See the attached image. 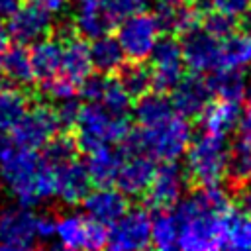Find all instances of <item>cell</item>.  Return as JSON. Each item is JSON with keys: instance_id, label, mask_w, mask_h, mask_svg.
Wrapping results in <instances>:
<instances>
[{"instance_id": "6da1fadb", "label": "cell", "mask_w": 251, "mask_h": 251, "mask_svg": "<svg viewBox=\"0 0 251 251\" xmlns=\"http://www.w3.org/2000/svg\"><path fill=\"white\" fill-rule=\"evenodd\" d=\"M231 210L229 196L220 184L196 186L176 208L178 247L186 251H208L224 247L226 218Z\"/></svg>"}, {"instance_id": "7a4b0ae2", "label": "cell", "mask_w": 251, "mask_h": 251, "mask_svg": "<svg viewBox=\"0 0 251 251\" xmlns=\"http://www.w3.org/2000/svg\"><path fill=\"white\" fill-rule=\"evenodd\" d=\"M192 139L188 118L173 114L153 126H139L131 129L122 141L124 153H145L159 161H176L186 153Z\"/></svg>"}, {"instance_id": "3957f363", "label": "cell", "mask_w": 251, "mask_h": 251, "mask_svg": "<svg viewBox=\"0 0 251 251\" xmlns=\"http://www.w3.org/2000/svg\"><path fill=\"white\" fill-rule=\"evenodd\" d=\"M129 131L127 116H114L100 102H86L75 124V141L78 151L88 153L102 145L122 143Z\"/></svg>"}, {"instance_id": "277c9868", "label": "cell", "mask_w": 251, "mask_h": 251, "mask_svg": "<svg viewBox=\"0 0 251 251\" xmlns=\"http://www.w3.org/2000/svg\"><path fill=\"white\" fill-rule=\"evenodd\" d=\"M41 165L43 157L37 155L35 149L20 147L16 143L0 157V178L6 184V188L14 194L18 204L31 208L37 202H41L37 190Z\"/></svg>"}, {"instance_id": "5b68a950", "label": "cell", "mask_w": 251, "mask_h": 251, "mask_svg": "<svg viewBox=\"0 0 251 251\" xmlns=\"http://www.w3.org/2000/svg\"><path fill=\"white\" fill-rule=\"evenodd\" d=\"M227 155L224 135H214L202 131L186 149V173L196 184H220L227 175Z\"/></svg>"}, {"instance_id": "8992f818", "label": "cell", "mask_w": 251, "mask_h": 251, "mask_svg": "<svg viewBox=\"0 0 251 251\" xmlns=\"http://www.w3.org/2000/svg\"><path fill=\"white\" fill-rule=\"evenodd\" d=\"M61 129L63 127L55 108H51L49 104H35L25 110V114L10 133L16 145L37 151L43 149Z\"/></svg>"}, {"instance_id": "52a82bcc", "label": "cell", "mask_w": 251, "mask_h": 251, "mask_svg": "<svg viewBox=\"0 0 251 251\" xmlns=\"http://www.w3.org/2000/svg\"><path fill=\"white\" fill-rule=\"evenodd\" d=\"M161 27L153 14L135 12L122 20L118 25V39L124 47V53L129 61H145L149 59L155 43L159 41Z\"/></svg>"}, {"instance_id": "ba28073f", "label": "cell", "mask_w": 251, "mask_h": 251, "mask_svg": "<svg viewBox=\"0 0 251 251\" xmlns=\"http://www.w3.org/2000/svg\"><path fill=\"white\" fill-rule=\"evenodd\" d=\"M149 59H151V88L165 94L171 92L182 78V69H184L180 41H176V37L171 33L159 37Z\"/></svg>"}, {"instance_id": "9c48e42d", "label": "cell", "mask_w": 251, "mask_h": 251, "mask_svg": "<svg viewBox=\"0 0 251 251\" xmlns=\"http://www.w3.org/2000/svg\"><path fill=\"white\" fill-rule=\"evenodd\" d=\"M57 247L63 249H102L108 247V229L88 214H65L57 220Z\"/></svg>"}, {"instance_id": "30bf717a", "label": "cell", "mask_w": 251, "mask_h": 251, "mask_svg": "<svg viewBox=\"0 0 251 251\" xmlns=\"http://www.w3.org/2000/svg\"><path fill=\"white\" fill-rule=\"evenodd\" d=\"M151 245V216L145 208H129L108 229V247L114 251H133Z\"/></svg>"}, {"instance_id": "8fae6325", "label": "cell", "mask_w": 251, "mask_h": 251, "mask_svg": "<svg viewBox=\"0 0 251 251\" xmlns=\"http://www.w3.org/2000/svg\"><path fill=\"white\" fill-rule=\"evenodd\" d=\"M35 214L29 206H8L0 212V249L24 251L35 247Z\"/></svg>"}, {"instance_id": "7c38bea8", "label": "cell", "mask_w": 251, "mask_h": 251, "mask_svg": "<svg viewBox=\"0 0 251 251\" xmlns=\"http://www.w3.org/2000/svg\"><path fill=\"white\" fill-rule=\"evenodd\" d=\"M188 173L176 161H163L147 188V204L155 210H171L182 200Z\"/></svg>"}, {"instance_id": "4fadbf2b", "label": "cell", "mask_w": 251, "mask_h": 251, "mask_svg": "<svg viewBox=\"0 0 251 251\" xmlns=\"http://www.w3.org/2000/svg\"><path fill=\"white\" fill-rule=\"evenodd\" d=\"M182 57L184 65L192 73H212L222 67V39L206 31L204 27L190 29L182 35Z\"/></svg>"}, {"instance_id": "5bb4252c", "label": "cell", "mask_w": 251, "mask_h": 251, "mask_svg": "<svg viewBox=\"0 0 251 251\" xmlns=\"http://www.w3.org/2000/svg\"><path fill=\"white\" fill-rule=\"evenodd\" d=\"M10 35L16 43L31 45L43 37H49L53 31V16L43 6L29 2L25 6H20L8 22Z\"/></svg>"}, {"instance_id": "9a60e30c", "label": "cell", "mask_w": 251, "mask_h": 251, "mask_svg": "<svg viewBox=\"0 0 251 251\" xmlns=\"http://www.w3.org/2000/svg\"><path fill=\"white\" fill-rule=\"evenodd\" d=\"M212 96L214 92L210 88V82L200 73L182 76L178 84L171 90L173 108L184 118H200V114L210 104Z\"/></svg>"}, {"instance_id": "2e32d148", "label": "cell", "mask_w": 251, "mask_h": 251, "mask_svg": "<svg viewBox=\"0 0 251 251\" xmlns=\"http://www.w3.org/2000/svg\"><path fill=\"white\" fill-rule=\"evenodd\" d=\"M155 159L145 153H126L116 184L126 196L145 194L155 176Z\"/></svg>"}, {"instance_id": "e0dca14e", "label": "cell", "mask_w": 251, "mask_h": 251, "mask_svg": "<svg viewBox=\"0 0 251 251\" xmlns=\"http://www.w3.org/2000/svg\"><path fill=\"white\" fill-rule=\"evenodd\" d=\"M55 169H57V196L69 206L80 204L88 196L92 184L86 163H80L75 157L61 165H55Z\"/></svg>"}, {"instance_id": "ac0fdd59", "label": "cell", "mask_w": 251, "mask_h": 251, "mask_svg": "<svg viewBox=\"0 0 251 251\" xmlns=\"http://www.w3.org/2000/svg\"><path fill=\"white\" fill-rule=\"evenodd\" d=\"M82 204L86 214L104 226H112L129 210L126 194L120 188H112V186H98L96 190L88 192Z\"/></svg>"}, {"instance_id": "d6986e66", "label": "cell", "mask_w": 251, "mask_h": 251, "mask_svg": "<svg viewBox=\"0 0 251 251\" xmlns=\"http://www.w3.org/2000/svg\"><path fill=\"white\" fill-rule=\"evenodd\" d=\"M153 16L161 27V33L171 35H184L186 31L198 27V24L202 22V12L186 2L163 0L155 6Z\"/></svg>"}, {"instance_id": "ffe728a7", "label": "cell", "mask_w": 251, "mask_h": 251, "mask_svg": "<svg viewBox=\"0 0 251 251\" xmlns=\"http://www.w3.org/2000/svg\"><path fill=\"white\" fill-rule=\"evenodd\" d=\"M75 31L82 35L84 39H96L102 35L112 33V29L118 25V20L110 14V10L104 4L98 2H76L75 18H73Z\"/></svg>"}, {"instance_id": "44dd1931", "label": "cell", "mask_w": 251, "mask_h": 251, "mask_svg": "<svg viewBox=\"0 0 251 251\" xmlns=\"http://www.w3.org/2000/svg\"><path fill=\"white\" fill-rule=\"evenodd\" d=\"M63 41V63H61V75L71 78L80 86V82L90 76L92 57H90V45L84 41V37L78 33H73Z\"/></svg>"}, {"instance_id": "7402d4cb", "label": "cell", "mask_w": 251, "mask_h": 251, "mask_svg": "<svg viewBox=\"0 0 251 251\" xmlns=\"http://www.w3.org/2000/svg\"><path fill=\"white\" fill-rule=\"evenodd\" d=\"M29 57H31L35 78L41 82L51 80L61 75L63 41L59 37H43V39L31 43Z\"/></svg>"}, {"instance_id": "603a6c76", "label": "cell", "mask_w": 251, "mask_h": 251, "mask_svg": "<svg viewBox=\"0 0 251 251\" xmlns=\"http://www.w3.org/2000/svg\"><path fill=\"white\" fill-rule=\"evenodd\" d=\"M86 169L90 173L92 184L96 186H112L118 178L120 167L124 163L126 153L120 149H112L110 145L96 147L86 153Z\"/></svg>"}, {"instance_id": "cb8c5ba5", "label": "cell", "mask_w": 251, "mask_h": 251, "mask_svg": "<svg viewBox=\"0 0 251 251\" xmlns=\"http://www.w3.org/2000/svg\"><path fill=\"white\" fill-rule=\"evenodd\" d=\"M239 120H241L239 104L233 100H224V98H220L218 102H210L206 110L200 114L202 131L224 135V137L239 126Z\"/></svg>"}, {"instance_id": "d4e9b609", "label": "cell", "mask_w": 251, "mask_h": 251, "mask_svg": "<svg viewBox=\"0 0 251 251\" xmlns=\"http://www.w3.org/2000/svg\"><path fill=\"white\" fill-rule=\"evenodd\" d=\"M0 67L4 76L18 84V86H27L35 80V73H33V65H31V57L29 51L25 49V45L16 43V45H8L2 53H0Z\"/></svg>"}, {"instance_id": "484cf974", "label": "cell", "mask_w": 251, "mask_h": 251, "mask_svg": "<svg viewBox=\"0 0 251 251\" xmlns=\"http://www.w3.org/2000/svg\"><path fill=\"white\" fill-rule=\"evenodd\" d=\"M90 57H92V67L98 73H102V75L118 73L124 67L126 59H127L120 39L112 37L110 33L92 39V43H90Z\"/></svg>"}, {"instance_id": "4316f807", "label": "cell", "mask_w": 251, "mask_h": 251, "mask_svg": "<svg viewBox=\"0 0 251 251\" xmlns=\"http://www.w3.org/2000/svg\"><path fill=\"white\" fill-rule=\"evenodd\" d=\"M173 114H175V108H173L171 98L165 92H157V90L139 96L137 104L133 108V118L139 126L159 124Z\"/></svg>"}, {"instance_id": "83f0119b", "label": "cell", "mask_w": 251, "mask_h": 251, "mask_svg": "<svg viewBox=\"0 0 251 251\" xmlns=\"http://www.w3.org/2000/svg\"><path fill=\"white\" fill-rule=\"evenodd\" d=\"M210 88L214 96L224 98V100H233L239 102L245 98V75L241 69H229V67H218L216 71L210 73L208 76Z\"/></svg>"}, {"instance_id": "f1b7e54d", "label": "cell", "mask_w": 251, "mask_h": 251, "mask_svg": "<svg viewBox=\"0 0 251 251\" xmlns=\"http://www.w3.org/2000/svg\"><path fill=\"white\" fill-rule=\"evenodd\" d=\"M226 176L233 190L251 180V139L239 135L237 141L229 147Z\"/></svg>"}, {"instance_id": "f546056e", "label": "cell", "mask_w": 251, "mask_h": 251, "mask_svg": "<svg viewBox=\"0 0 251 251\" xmlns=\"http://www.w3.org/2000/svg\"><path fill=\"white\" fill-rule=\"evenodd\" d=\"M178 218L169 210H157L151 218V245L161 251L178 247Z\"/></svg>"}, {"instance_id": "4dcf8cb0", "label": "cell", "mask_w": 251, "mask_h": 251, "mask_svg": "<svg viewBox=\"0 0 251 251\" xmlns=\"http://www.w3.org/2000/svg\"><path fill=\"white\" fill-rule=\"evenodd\" d=\"M251 65V35L241 29L222 39V67L245 69Z\"/></svg>"}, {"instance_id": "1f68e13d", "label": "cell", "mask_w": 251, "mask_h": 251, "mask_svg": "<svg viewBox=\"0 0 251 251\" xmlns=\"http://www.w3.org/2000/svg\"><path fill=\"white\" fill-rule=\"evenodd\" d=\"M27 108L29 100L20 88H0V131H12Z\"/></svg>"}, {"instance_id": "d6a6232c", "label": "cell", "mask_w": 251, "mask_h": 251, "mask_svg": "<svg viewBox=\"0 0 251 251\" xmlns=\"http://www.w3.org/2000/svg\"><path fill=\"white\" fill-rule=\"evenodd\" d=\"M224 247L251 249V214L243 210H229L226 218Z\"/></svg>"}, {"instance_id": "836d02e7", "label": "cell", "mask_w": 251, "mask_h": 251, "mask_svg": "<svg viewBox=\"0 0 251 251\" xmlns=\"http://www.w3.org/2000/svg\"><path fill=\"white\" fill-rule=\"evenodd\" d=\"M118 78L131 98H139L151 88V67H147L145 61L124 63V67L118 71Z\"/></svg>"}, {"instance_id": "e575fe53", "label": "cell", "mask_w": 251, "mask_h": 251, "mask_svg": "<svg viewBox=\"0 0 251 251\" xmlns=\"http://www.w3.org/2000/svg\"><path fill=\"white\" fill-rule=\"evenodd\" d=\"M100 104L110 114H114V116H127L129 106H131V94L126 90V86L120 82L118 76L116 78L114 76H108Z\"/></svg>"}, {"instance_id": "d590c367", "label": "cell", "mask_w": 251, "mask_h": 251, "mask_svg": "<svg viewBox=\"0 0 251 251\" xmlns=\"http://www.w3.org/2000/svg\"><path fill=\"white\" fill-rule=\"evenodd\" d=\"M76 151H78V147H76V141H75V137H71V135H55L45 147H43V159L47 161V163H51V165H61V163H65V161H69V159H75V155H76Z\"/></svg>"}, {"instance_id": "8d00e7d4", "label": "cell", "mask_w": 251, "mask_h": 251, "mask_svg": "<svg viewBox=\"0 0 251 251\" xmlns=\"http://www.w3.org/2000/svg\"><path fill=\"white\" fill-rule=\"evenodd\" d=\"M235 25H237L235 18L226 12H220V10L206 12L202 16V27L206 31H210L212 35H216L218 39H226L227 35H231L235 31Z\"/></svg>"}, {"instance_id": "74e56055", "label": "cell", "mask_w": 251, "mask_h": 251, "mask_svg": "<svg viewBox=\"0 0 251 251\" xmlns=\"http://www.w3.org/2000/svg\"><path fill=\"white\" fill-rule=\"evenodd\" d=\"M76 88L78 84L73 82L71 78L59 75L51 80H45L41 82V90L45 92V96L53 102H61V100H67V98H75L76 96Z\"/></svg>"}, {"instance_id": "f35d334b", "label": "cell", "mask_w": 251, "mask_h": 251, "mask_svg": "<svg viewBox=\"0 0 251 251\" xmlns=\"http://www.w3.org/2000/svg\"><path fill=\"white\" fill-rule=\"evenodd\" d=\"M106 78L108 75H102V73L98 76H86L80 82V96L86 102H100L106 88Z\"/></svg>"}, {"instance_id": "ab89813d", "label": "cell", "mask_w": 251, "mask_h": 251, "mask_svg": "<svg viewBox=\"0 0 251 251\" xmlns=\"http://www.w3.org/2000/svg\"><path fill=\"white\" fill-rule=\"evenodd\" d=\"M55 112H57V118L61 122V127L63 129H71L76 124V118H78V112H80V104L75 98H67V100L57 102Z\"/></svg>"}, {"instance_id": "60d3db41", "label": "cell", "mask_w": 251, "mask_h": 251, "mask_svg": "<svg viewBox=\"0 0 251 251\" xmlns=\"http://www.w3.org/2000/svg\"><path fill=\"white\" fill-rule=\"evenodd\" d=\"M106 8L118 22H122L124 18L141 12L145 8V0H106Z\"/></svg>"}, {"instance_id": "b9f144b4", "label": "cell", "mask_w": 251, "mask_h": 251, "mask_svg": "<svg viewBox=\"0 0 251 251\" xmlns=\"http://www.w3.org/2000/svg\"><path fill=\"white\" fill-rule=\"evenodd\" d=\"M35 233L39 241H49L57 235V218L53 214H39L35 218Z\"/></svg>"}, {"instance_id": "7bdbcfd3", "label": "cell", "mask_w": 251, "mask_h": 251, "mask_svg": "<svg viewBox=\"0 0 251 251\" xmlns=\"http://www.w3.org/2000/svg\"><path fill=\"white\" fill-rule=\"evenodd\" d=\"M212 2L216 10L226 12L233 18H241L251 8V0H212Z\"/></svg>"}, {"instance_id": "ee69618b", "label": "cell", "mask_w": 251, "mask_h": 251, "mask_svg": "<svg viewBox=\"0 0 251 251\" xmlns=\"http://www.w3.org/2000/svg\"><path fill=\"white\" fill-rule=\"evenodd\" d=\"M233 192H235V202H237L239 210L251 214V180L241 184V186H237Z\"/></svg>"}, {"instance_id": "f6af8a7d", "label": "cell", "mask_w": 251, "mask_h": 251, "mask_svg": "<svg viewBox=\"0 0 251 251\" xmlns=\"http://www.w3.org/2000/svg\"><path fill=\"white\" fill-rule=\"evenodd\" d=\"M22 6V0H0V20H10V16Z\"/></svg>"}, {"instance_id": "bcb514c9", "label": "cell", "mask_w": 251, "mask_h": 251, "mask_svg": "<svg viewBox=\"0 0 251 251\" xmlns=\"http://www.w3.org/2000/svg\"><path fill=\"white\" fill-rule=\"evenodd\" d=\"M29 2H35V4L43 6L45 10H49L51 14H57V12H61L67 6L69 0H29Z\"/></svg>"}, {"instance_id": "7dc6e473", "label": "cell", "mask_w": 251, "mask_h": 251, "mask_svg": "<svg viewBox=\"0 0 251 251\" xmlns=\"http://www.w3.org/2000/svg\"><path fill=\"white\" fill-rule=\"evenodd\" d=\"M239 135L245 137V139H251V106L247 112L241 114V120H239Z\"/></svg>"}, {"instance_id": "c3c4849f", "label": "cell", "mask_w": 251, "mask_h": 251, "mask_svg": "<svg viewBox=\"0 0 251 251\" xmlns=\"http://www.w3.org/2000/svg\"><path fill=\"white\" fill-rule=\"evenodd\" d=\"M10 37H12V35H10V29H8V27L2 24V20H0V53L10 45Z\"/></svg>"}, {"instance_id": "681fc988", "label": "cell", "mask_w": 251, "mask_h": 251, "mask_svg": "<svg viewBox=\"0 0 251 251\" xmlns=\"http://www.w3.org/2000/svg\"><path fill=\"white\" fill-rule=\"evenodd\" d=\"M239 29L247 35H251V8L241 16V22H239Z\"/></svg>"}, {"instance_id": "f907efd6", "label": "cell", "mask_w": 251, "mask_h": 251, "mask_svg": "<svg viewBox=\"0 0 251 251\" xmlns=\"http://www.w3.org/2000/svg\"><path fill=\"white\" fill-rule=\"evenodd\" d=\"M12 145H14V141L6 137V131H0V157H2Z\"/></svg>"}, {"instance_id": "816d5d0a", "label": "cell", "mask_w": 251, "mask_h": 251, "mask_svg": "<svg viewBox=\"0 0 251 251\" xmlns=\"http://www.w3.org/2000/svg\"><path fill=\"white\" fill-rule=\"evenodd\" d=\"M245 100H247L249 106H251V75H249V78H247V82H245Z\"/></svg>"}, {"instance_id": "f5cc1de1", "label": "cell", "mask_w": 251, "mask_h": 251, "mask_svg": "<svg viewBox=\"0 0 251 251\" xmlns=\"http://www.w3.org/2000/svg\"><path fill=\"white\" fill-rule=\"evenodd\" d=\"M75 2H98V4H104L106 6V0H75Z\"/></svg>"}, {"instance_id": "db71d44e", "label": "cell", "mask_w": 251, "mask_h": 251, "mask_svg": "<svg viewBox=\"0 0 251 251\" xmlns=\"http://www.w3.org/2000/svg\"><path fill=\"white\" fill-rule=\"evenodd\" d=\"M4 78H6V76H4V73H2V67H0V88H2V82H4Z\"/></svg>"}, {"instance_id": "11a10c76", "label": "cell", "mask_w": 251, "mask_h": 251, "mask_svg": "<svg viewBox=\"0 0 251 251\" xmlns=\"http://www.w3.org/2000/svg\"><path fill=\"white\" fill-rule=\"evenodd\" d=\"M169 2H190V0H169Z\"/></svg>"}]
</instances>
